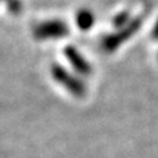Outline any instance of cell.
<instances>
[{"label":"cell","instance_id":"1","mask_svg":"<svg viewBox=\"0 0 158 158\" xmlns=\"http://www.w3.org/2000/svg\"><path fill=\"white\" fill-rule=\"evenodd\" d=\"M50 73H52V77L54 78V81L59 83L62 87H65L70 94H73V96L83 98L86 95L87 88L85 86V83L79 78L71 75L66 69H63L59 65H53L50 69Z\"/></svg>","mask_w":158,"mask_h":158},{"label":"cell","instance_id":"2","mask_svg":"<svg viewBox=\"0 0 158 158\" xmlns=\"http://www.w3.org/2000/svg\"><path fill=\"white\" fill-rule=\"evenodd\" d=\"M33 34L37 40L61 38L69 34V27L62 20H46L34 27Z\"/></svg>","mask_w":158,"mask_h":158},{"label":"cell","instance_id":"3","mask_svg":"<svg viewBox=\"0 0 158 158\" xmlns=\"http://www.w3.org/2000/svg\"><path fill=\"white\" fill-rule=\"evenodd\" d=\"M138 25H140V20L133 21L129 25V28L125 29V31H121L120 33H115V34H111V36L104 37L102 40V49L107 53H112L113 50H116L124 40L129 38L135 33L136 28H138Z\"/></svg>","mask_w":158,"mask_h":158},{"label":"cell","instance_id":"4","mask_svg":"<svg viewBox=\"0 0 158 158\" xmlns=\"http://www.w3.org/2000/svg\"><path fill=\"white\" fill-rule=\"evenodd\" d=\"M65 56L67 58V61L71 63V66L75 69L79 74H83V75H90V74L92 73L91 65L87 62V59L83 57L75 48L67 46L65 49Z\"/></svg>","mask_w":158,"mask_h":158},{"label":"cell","instance_id":"5","mask_svg":"<svg viewBox=\"0 0 158 158\" xmlns=\"http://www.w3.org/2000/svg\"><path fill=\"white\" fill-rule=\"evenodd\" d=\"M94 20H95V16H94V13L91 11H88V9H82V11L77 15V24L82 31L90 29L94 25Z\"/></svg>","mask_w":158,"mask_h":158}]
</instances>
